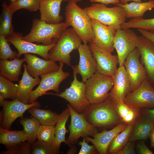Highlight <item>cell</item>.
Instances as JSON below:
<instances>
[{
	"instance_id": "cell-44",
	"label": "cell",
	"mask_w": 154,
	"mask_h": 154,
	"mask_svg": "<svg viewBox=\"0 0 154 154\" xmlns=\"http://www.w3.org/2000/svg\"><path fill=\"white\" fill-rule=\"evenodd\" d=\"M137 29L142 35L149 40L154 46V31L140 29Z\"/></svg>"
},
{
	"instance_id": "cell-6",
	"label": "cell",
	"mask_w": 154,
	"mask_h": 154,
	"mask_svg": "<svg viewBox=\"0 0 154 154\" xmlns=\"http://www.w3.org/2000/svg\"><path fill=\"white\" fill-rule=\"evenodd\" d=\"M85 83V93L90 104L102 102L110 96L113 86L112 77L96 71Z\"/></svg>"
},
{
	"instance_id": "cell-10",
	"label": "cell",
	"mask_w": 154,
	"mask_h": 154,
	"mask_svg": "<svg viewBox=\"0 0 154 154\" xmlns=\"http://www.w3.org/2000/svg\"><path fill=\"white\" fill-rule=\"evenodd\" d=\"M138 37L130 29L116 30L114 45L118 56L119 66H123L127 56L137 48Z\"/></svg>"
},
{
	"instance_id": "cell-7",
	"label": "cell",
	"mask_w": 154,
	"mask_h": 154,
	"mask_svg": "<svg viewBox=\"0 0 154 154\" xmlns=\"http://www.w3.org/2000/svg\"><path fill=\"white\" fill-rule=\"evenodd\" d=\"M71 117L69 125V136L66 139V144L71 147L77 143L81 137H93L98 132L97 128L90 124L87 121L84 114L79 113L72 107L67 105Z\"/></svg>"
},
{
	"instance_id": "cell-39",
	"label": "cell",
	"mask_w": 154,
	"mask_h": 154,
	"mask_svg": "<svg viewBox=\"0 0 154 154\" xmlns=\"http://www.w3.org/2000/svg\"><path fill=\"white\" fill-rule=\"evenodd\" d=\"M6 37L0 35V58L6 60L17 57L18 53L13 51L8 43Z\"/></svg>"
},
{
	"instance_id": "cell-35",
	"label": "cell",
	"mask_w": 154,
	"mask_h": 154,
	"mask_svg": "<svg viewBox=\"0 0 154 154\" xmlns=\"http://www.w3.org/2000/svg\"><path fill=\"white\" fill-rule=\"evenodd\" d=\"M18 85L0 75V94L5 99H14L17 98Z\"/></svg>"
},
{
	"instance_id": "cell-11",
	"label": "cell",
	"mask_w": 154,
	"mask_h": 154,
	"mask_svg": "<svg viewBox=\"0 0 154 154\" xmlns=\"http://www.w3.org/2000/svg\"><path fill=\"white\" fill-rule=\"evenodd\" d=\"M23 37L21 33L14 32L6 37L7 41L17 49V58H19L23 54L30 53L38 54L46 60H49V52L55 45L57 40L49 45L37 44L24 40Z\"/></svg>"
},
{
	"instance_id": "cell-1",
	"label": "cell",
	"mask_w": 154,
	"mask_h": 154,
	"mask_svg": "<svg viewBox=\"0 0 154 154\" xmlns=\"http://www.w3.org/2000/svg\"><path fill=\"white\" fill-rule=\"evenodd\" d=\"M116 104L109 96L102 102L90 104L84 114L88 122L97 128H109L122 122L117 113Z\"/></svg>"
},
{
	"instance_id": "cell-19",
	"label": "cell",
	"mask_w": 154,
	"mask_h": 154,
	"mask_svg": "<svg viewBox=\"0 0 154 154\" xmlns=\"http://www.w3.org/2000/svg\"><path fill=\"white\" fill-rule=\"evenodd\" d=\"M113 78V86L110 96L116 103L124 102L131 88L130 81L124 66H119Z\"/></svg>"
},
{
	"instance_id": "cell-50",
	"label": "cell",
	"mask_w": 154,
	"mask_h": 154,
	"mask_svg": "<svg viewBox=\"0 0 154 154\" xmlns=\"http://www.w3.org/2000/svg\"><path fill=\"white\" fill-rule=\"evenodd\" d=\"M5 98L0 94V105L1 106H3L5 102Z\"/></svg>"
},
{
	"instance_id": "cell-41",
	"label": "cell",
	"mask_w": 154,
	"mask_h": 154,
	"mask_svg": "<svg viewBox=\"0 0 154 154\" xmlns=\"http://www.w3.org/2000/svg\"><path fill=\"white\" fill-rule=\"evenodd\" d=\"M88 142L86 141L84 137H83V140L80 141L78 144L81 146V148L78 154H99L95 146L89 145Z\"/></svg>"
},
{
	"instance_id": "cell-42",
	"label": "cell",
	"mask_w": 154,
	"mask_h": 154,
	"mask_svg": "<svg viewBox=\"0 0 154 154\" xmlns=\"http://www.w3.org/2000/svg\"><path fill=\"white\" fill-rule=\"evenodd\" d=\"M135 141H129L117 154H135Z\"/></svg>"
},
{
	"instance_id": "cell-36",
	"label": "cell",
	"mask_w": 154,
	"mask_h": 154,
	"mask_svg": "<svg viewBox=\"0 0 154 154\" xmlns=\"http://www.w3.org/2000/svg\"><path fill=\"white\" fill-rule=\"evenodd\" d=\"M31 153L32 154H59V149L53 143L37 140L31 145Z\"/></svg>"
},
{
	"instance_id": "cell-40",
	"label": "cell",
	"mask_w": 154,
	"mask_h": 154,
	"mask_svg": "<svg viewBox=\"0 0 154 154\" xmlns=\"http://www.w3.org/2000/svg\"><path fill=\"white\" fill-rule=\"evenodd\" d=\"M31 145L26 141L12 146L1 154H30Z\"/></svg>"
},
{
	"instance_id": "cell-53",
	"label": "cell",
	"mask_w": 154,
	"mask_h": 154,
	"mask_svg": "<svg viewBox=\"0 0 154 154\" xmlns=\"http://www.w3.org/2000/svg\"><path fill=\"white\" fill-rule=\"evenodd\" d=\"M153 87H154V85H153Z\"/></svg>"
},
{
	"instance_id": "cell-18",
	"label": "cell",
	"mask_w": 154,
	"mask_h": 154,
	"mask_svg": "<svg viewBox=\"0 0 154 154\" xmlns=\"http://www.w3.org/2000/svg\"><path fill=\"white\" fill-rule=\"evenodd\" d=\"M27 70L33 77H38L41 75L56 71L59 68L56 62L51 60L42 59L30 53L24 54Z\"/></svg>"
},
{
	"instance_id": "cell-8",
	"label": "cell",
	"mask_w": 154,
	"mask_h": 154,
	"mask_svg": "<svg viewBox=\"0 0 154 154\" xmlns=\"http://www.w3.org/2000/svg\"><path fill=\"white\" fill-rule=\"evenodd\" d=\"M76 74L73 73V80L69 87L58 94L47 93L46 94L56 95L68 102L73 109L77 112L84 114L90 104L85 93V83L79 81Z\"/></svg>"
},
{
	"instance_id": "cell-21",
	"label": "cell",
	"mask_w": 154,
	"mask_h": 154,
	"mask_svg": "<svg viewBox=\"0 0 154 154\" xmlns=\"http://www.w3.org/2000/svg\"><path fill=\"white\" fill-rule=\"evenodd\" d=\"M128 125L121 122L110 130H105L98 132L92 138L89 136L84 137L87 142H91L96 148L100 154H107L108 146L110 142L118 133L123 130Z\"/></svg>"
},
{
	"instance_id": "cell-14",
	"label": "cell",
	"mask_w": 154,
	"mask_h": 154,
	"mask_svg": "<svg viewBox=\"0 0 154 154\" xmlns=\"http://www.w3.org/2000/svg\"><path fill=\"white\" fill-rule=\"evenodd\" d=\"M139 51L136 48L127 57L124 66L131 84V92L137 89L147 79L145 68L139 60Z\"/></svg>"
},
{
	"instance_id": "cell-16",
	"label": "cell",
	"mask_w": 154,
	"mask_h": 154,
	"mask_svg": "<svg viewBox=\"0 0 154 154\" xmlns=\"http://www.w3.org/2000/svg\"><path fill=\"white\" fill-rule=\"evenodd\" d=\"M34 106L40 107L37 101L25 104L16 98L11 101H5L3 106V116L0 126L9 129L13 122L17 118L22 117L23 114L30 108Z\"/></svg>"
},
{
	"instance_id": "cell-17",
	"label": "cell",
	"mask_w": 154,
	"mask_h": 154,
	"mask_svg": "<svg viewBox=\"0 0 154 154\" xmlns=\"http://www.w3.org/2000/svg\"><path fill=\"white\" fill-rule=\"evenodd\" d=\"M91 19L94 34L92 42L112 53L114 49V41L116 31L97 20Z\"/></svg>"
},
{
	"instance_id": "cell-45",
	"label": "cell",
	"mask_w": 154,
	"mask_h": 154,
	"mask_svg": "<svg viewBox=\"0 0 154 154\" xmlns=\"http://www.w3.org/2000/svg\"><path fill=\"white\" fill-rule=\"evenodd\" d=\"M142 113L149 119L154 125V109L143 108L142 110Z\"/></svg>"
},
{
	"instance_id": "cell-47",
	"label": "cell",
	"mask_w": 154,
	"mask_h": 154,
	"mask_svg": "<svg viewBox=\"0 0 154 154\" xmlns=\"http://www.w3.org/2000/svg\"><path fill=\"white\" fill-rule=\"evenodd\" d=\"M149 138L150 140L151 147V148H154V127L150 132Z\"/></svg>"
},
{
	"instance_id": "cell-2",
	"label": "cell",
	"mask_w": 154,
	"mask_h": 154,
	"mask_svg": "<svg viewBox=\"0 0 154 154\" xmlns=\"http://www.w3.org/2000/svg\"><path fill=\"white\" fill-rule=\"evenodd\" d=\"M77 3L74 1L68 2L65 8L64 23L68 27H72L83 43H90L94 37L92 19Z\"/></svg>"
},
{
	"instance_id": "cell-30",
	"label": "cell",
	"mask_w": 154,
	"mask_h": 154,
	"mask_svg": "<svg viewBox=\"0 0 154 154\" xmlns=\"http://www.w3.org/2000/svg\"><path fill=\"white\" fill-rule=\"evenodd\" d=\"M27 110L33 117L43 125L54 126L59 116V114L51 110L41 109L36 106L31 107Z\"/></svg>"
},
{
	"instance_id": "cell-52",
	"label": "cell",
	"mask_w": 154,
	"mask_h": 154,
	"mask_svg": "<svg viewBox=\"0 0 154 154\" xmlns=\"http://www.w3.org/2000/svg\"><path fill=\"white\" fill-rule=\"evenodd\" d=\"M10 0L11 1V2H14L17 0Z\"/></svg>"
},
{
	"instance_id": "cell-3",
	"label": "cell",
	"mask_w": 154,
	"mask_h": 154,
	"mask_svg": "<svg viewBox=\"0 0 154 154\" xmlns=\"http://www.w3.org/2000/svg\"><path fill=\"white\" fill-rule=\"evenodd\" d=\"M82 42L72 28H67L49 51V59L62 62L71 66L70 53L73 50L78 49Z\"/></svg>"
},
{
	"instance_id": "cell-20",
	"label": "cell",
	"mask_w": 154,
	"mask_h": 154,
	"mask_svg": "<svg viewBox=\"0 0 154 154\" xmlns=\"http://www.w3.org/2000/svg\"><path fill=\"white\" fill-rule=\"evenodd\" d=\"M137 48L139 51L142 64L145 68L148 79L151 84H154V46L142 35L138 37Z\"/></svg>"
},
{
	"instance_id": "cell-24",
	"label": "cell",
	"mask_w": 154,
	"mask_h": 154,
	"mask_svg": "<svg viewBox=\"0 0 154 154\" xmlns=\"http://www.w3.org/2000/svg\"><path fill=\"white\" fill-rule=\"evenodd\" d=\"M24 62V58L20 59L17 57L11 60L1 59L0 75L12 81H19V76L21 74V67Z\"/></svg>"
},
{
	"instance_id": "cell-48",
	"label": "cell",
	"mask_w": 154,
	"mask_h": 154,
	"mask_svg": "<svg viewBox=\"0 0 154 154\" xmlns=\"http://www.w3.org/2000/svg\"><path fill=\"white\" fill-rule=\"evenodd\" d=\"M120 1V3L121 4H125L127 3L128 2L132 1L133 2H141L142 1L141 0H119Z\"/></svg>"
},
{
	"instance_id": "cell-37",
	"label": "cell",
	"mask_w": 154,
	"mask_h": 154,
	"mask_svg": "<svg viewBox=\"0 0 154 154\" xmlns=\"http://www.w3.org/2000/svg\"><path fill=\"white\" fill-rule=\"evenodd\" d=\"M41 0H17L11 3L9 6L14 13L19 9H24L31 11L39 9Z\"/></svg>"
},
{
	"instance_id": "cell-31",
	"label": "cell",
	"mask_w": 154,
	"mask_h": 154,
	"mask_svg": "<svg viewBox=\"0 0 154 154\" xmlns=\"http://www.w3.org/2000/svg\"><path fill=\"white\" fill-rule=\"evenodd\" d=\"M2 11L1 16L0 35L6 37L14 32L12 24V19L13 13L5 2L2 5Z\"/></svg>"
},
{
	"instance_id": "cell-22",
	"label": "cell",
	"mask_w": 154,
	"mask_h": 154,
	"mask_svg": "<svg viewBox=\"0 0 154 154\" xmlns=\"http://www.w3.org/2000/svg\"><path fill=\"white\" fill-rule=\"evenodd\" d=\"M64 0H41L39 10L40 19L50 24H58L63 19L60 14V7Z\"/></svg>"
},
{
	"instance_id": "cell-46",
	"label": "cell",
	"mask_w": 154,
	"mask_h": 154,
	"mask_svg": "<svg viewBox=\"0 0 154 154\" xmlns=\"http://www.w3.org/2000/svg\"><path fill=\"white\" fill-rule=\"evenodd\" d=\"M90 1L93 3H99L105 5L113 4L117 5L120 3L119 0H89Z\"/></svg>"
},
{
	"instance_id": "cell-43",
	"label": "cell",
	"mask_w": 154,
	"mask_h": 154,
	"mask_svg": "<svg viewBox=\"0 0 154 154\" xmlns=\"http://www.w3.org/2000/svg\"><path fill=\"white\" fill-rule=\"evenodd\" d=\"M137 151L140 154H153V152L146 146L143 140L138 142L137 145Z\"/></svg>"
},
{
	"instance_id": "cell-29",
	"label": "cell",
	"mask_w": 154,
	"mask_h": 154,
	"mask_svg": "<svg viewBox=\"0 0 154 154\" xmlns=\"http://www.w3.org/2000/svg\"><path fill=\"white\" fill-rule=\"evenodd\" d=\"M70 116L69 110L67 107L59 114L55 127V139L53 144L58 149L62 143L64 142L66 144L65 135L68 131L66 128V124Z\"/></svg>"
},
{
	"instance_id": "cell-33",
	"label": "cell",
	"mask_w": 154,
	"mask_h": 154,
	"mask_svg": "<svg viewBox=\"0 0 154 154\" xmlns=\"http://www.w3.org/2000/svg\"><path fill=\"white\" fill-rule=\"evenodd\" d=\"M19 121L27 136V142L31 145L37 138V133L40 123L34 117L31 118L22 117Z\"/></svg>"
},
{
	"instance_id": "cell-15",
	"label": "cell",
	"mask_w": 154,
	"mask_h": 154,
	"mask_svg": "<svg viewBox=\"0 0 154 154\" xmlns=\"http://www.w3.org/2000/svg\"><path fill=\"white\" fill-rule=\"evenodd\" d=\"M79 55L78 64L72 65L73 73L80 74L84 82L97 71L96 60L93 56L89 45L81 44L78 49Z\"/></svg>"
},
{
	"instance_id": "cell-32",
	"label": "cell",
	"mask_w": 154,
	"mask_h": 154,
	"mask_svg": "<svg viewBox=\"0 0 154 154\" xmlns=\"http://www.w3.org/2000/svg\"><path fill=\"white\" fill-rule=\"evenodd\" d=\"M116 108L122 121L127 125L135 121L140 115L139 109L133 107L124 102H116Z\"/></svg>"
},
{
	"instance_id": "cell-23",
	"label": "cell",
	"mask_w": 154,
	"mask_h": 154,
	"mask_svg": "<svg viewBox=\"0 0 154 154\" xmlns=\"http://www.w3.org/2000/svg\"><path fill=\"white\" fill-rule=\"evenodd\" d=\"M26 65H23L24 71L21 80L19 81L17 98L25 104H29L31 93L33 88L39 84L41 80L38 77L33 78L28 73Z\"/></svg>"
},
{
	"instance_id": "cell-54",
	"label": "cell",
	"mask_w": 154,
	"mask_h": 154,
	"mask_svg": "<svg viewBox=\"0 0 154 154\" xmlns=\"http://www.w3.org/2000/svg\"></svg>"
},
{
	"instance_id": "cell-27",
	"label": "cell",
	"mask_w": 154,
	"mask_h": 154,
	"mask_svg": "<svg viewBox=\"0 0 154 154\" xmlns=\"http://www.w3.org/2000/svg\"><path fill=\"white\" fill-rule=\"evenodd\" d=\"M27 140V136L24 130L11 131L0 126V143L7 149Z\"/></svg>"
},
{
	"instance_id": "cell-9",
	"label": "cell",
	"mask_w": 154,
	"mask_h": 154,
	"mask_svg": "<svg viewBox=\"0 0 154 154\" xmlns=\"http://www.w3.org/2000/svg\"><path fill=\"white\" fill-rule=\"evenodd\" d=\"M58 70L41 75L40 82L38 87L31 93L29 104L36 100L39 97L46 94L47 91H54L57 94L60 92L59 85L70 76V73L63 70L64 63L60 62Z\"/></svg>"
},
{
	"instance_id": "cell-25",
	"label": "cell",
	"mask_w": 154,
	"mask_h": 154,
	"mask_svg": "<svg viewBox=\"0 0 154 154\" xmlns=\"http://www.w3.org/2000/svg\"><path fill=\"white\" fill-rule=\"evenodd\" d=\"M154 125L148 117L143 115L141 119L135 120L134 127L130 138V141L145 140L149 137Z\"/></svg>"
},
{
	"instance_id": "cell-13",
	"label": "cell",
	"mask_w": 154,
	"mask_h": 154,
	"mask_svg": "<svg viewBox=\"0 0 154 154\" xmlns=\"http://www.w3.org/2000/svg\"><path fill=\"white\" fill-rule=\"evenodd\" d=\"M89 45L96 62L97 71L113 78L117 69V66L119 64L117 55L108 52L92 42Z\"/></svg>"
},
{
	"instance_id": "cell-28",
	"label": "cell",
	"mask_w": 154,
	"mask_h": 154,
	"mask_svg": "<svg viewBox=\"0 0 154 154\" xmlns=\"http://www.w3.org/2000/svg\"><path fill=\"white\" fill-rule=\"evenodd\" d=\"M135 121L128 124L123 130L115 137L109 145L107 154H117L129 141Z\"/></svg>"
},
{
	"instance_id": "cell-5",
	"label": "cell",
	"mask_w": 154,
	"mask_h": 154,
	"mask_svg": "<svg viewBox=\"0 0 154 154\" xmlns=\"http://www.w3.org/2000/svg\"><path fill=\"white\" fill-rule=\"evenodd\" d=\"M84 9L91 19L97 20L116 31L121 29V25L125 22V13L120 6L108 7L103 4L93 3Z\"/></svg>"
},
{
	"instance_id": "cell-4",
	"label": "cell",
	"mask_w": 154,
	"mask_h": 154,
	"mask_svg": "<svg viewBox=\"0 0 154 154\" xmlns=\"http://www.w3.org/2000/svg\"><path fill=\"white\" fill-rule=\"evenodd\" d=\"M68 27L63 22L58 24L48 23L38 19L33 20L32 28L29 34L23 37L24 40L32 42L50 45L57 41Z\"/></svg>"
},
{
	"instance_id": "cell-34",
	"label": "cell",
	"mask_w": 154,
	"mask_h": 154,
	"mask_svg": "<svg viewBox=\"0 0 154 154\" xmlns=\"http://www.w3.org/2000/svg\"><path fill=\"white\" fill-rule=\"evenodd\" d=\"M132 28L143 29L154 31V18L144 19L142 18H132L125 22L121 26V29Z\"/></svg>"
},
{
	"instance_id": "cell-26",
	"label": "cell",
	"mask_w": 154,
	"mask_h": 154,
	"mask_svg": "<svg viewBox=\"0 0 154 154\" xmlns=\"http://www.w3.org/2000/svg\"><path fill=\"white\" fill-rule=\"evenodd\" d=\"M116 5L121 6L123 8L126 17L142 18L146 12L154 8V0H150L144 2H133L125 4L119 3Z\"/></svg>"
},
{
	"instance_id": "cell-12",
	"label": "cell",
	"mask_w": 154,
	"mask_h": 154,
	"mask_svg": "<svg viewBox=\"0 0 154 154\" xmlns=\"http://www.w3.org/2000/svg\"><path fill=\"white\" fill-rule=\"evenodd\" d=\"M124 102L139 109L154 107V87L148 79L144 80L137 89L130 92Z\"/></svg>"
},
{
	"instance_id": "cell-49",
	"label": "cell",
	"mask_w": 154,
	"mask_h": 154,
	"mask_svg": "<svg viewBox=\"0 0 154 154\" xmlns=\"http://www.w3.org/2000/svg\"><path fill=\"white\" fill-rule=\"evenodd\" d=\"M71 148L70 149L67 151V154H73V153H75V151H76V148L74 146H72Z\"/></svg>"
},
{
	"instance_id": "cell-51",
	"label": "cell",
	"mask_w": 154,
	"mask_h": 154,
	"mask_svg": "<svg viewBox=\"0 0 154 154\" xmlns=\"http://www.w3.org/2000/svg\"><path fill=\"white\" fill-rule=\"evenodd\" d=\"M83 0H64L63 1L64 2H68L69 1H76L77 2L81 1Z\"/></svg>"
},
{
	"instance_id": "cell-38",
	"label": "cell",
	"mask_w": 154,
	"mask_h": 154,
	"mask_svg": "<svg viewBox=\"0 0 154 154\" xmlns=\"http://www.w3.org/2000/svg\"><path fill=\"white\" fill-rule=\"evenodd\" d=\"M37 140L53 143L55 139L54 126L40 125L37 133Z\"/></svg>"
}]
</instances>
